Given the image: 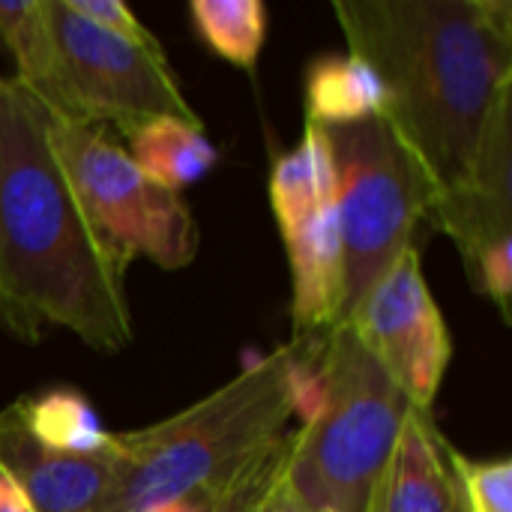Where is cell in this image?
<instances>
[{
	"mask_svg": "<svg viewBox=\"0 0 512 512\" xmlns=\"http://www.w3.org/2000/svg\"><path fill=\"white\" fill-rule=\"evenodd\" d=\"M441 453L447 459L456 504L462 512H512V459L474 462L441 438Z\"/></svg>",
	"mask_w": 512,
	"mask_h": 512,
	"instance_id": "e0dca14e",
	"label": "cell"
},
{
	"mask_svg": "<svg viewBox=\"0 0 512 512\" xmlns=\"http://www.w3.org/2000/svg\"><path fill=\"white\" fill-rule=\"evenodd\" d=\"M378 72L354 54H327L306 69V123L348 126L384 114Z\"/></svg>",
	"mask_w": 512,
	"mask_h": 512,
	"instance_id": "4fadbf2b",
	"label": "cell"
},
{
	"mask_svg": "<svg viewBox=\"0 0 512 512\" xmlns=\"http://www.w3.org/2000/svg\"><path fill=\"white\" fill-rule=\"evenodd\" d=\"M129 138V159L150 177L156 186L168 192H180L201 177H207L216 162L219 150L204 135L198 123H183L177 117H156L126 132Z\"/></svg>",
	"mask_w": 512,
	"mask_h": 512,
	"instance_id": "7c38bea8",
	"label": "cell"
},
{
	"mask_svg": "<svg viewBox=\"0 0 512 512\" xmlns=\"http://www.w3.org/2000/svg\"><path fill=\"white\" fill-rule=\"evenodd\" d=\"M126 270L78 204L48 108L0 75V324L24 342L63 327L117 354L135 333Z\"/></svg>",
	"mask_w": 512,
	"mask_h": 512,
	"instance_id": "7a4b0ae2",
	"label": "cell"
},
{
	"mask_svg": "<svg viewBox=\"0 0 512 512\" xmlns=\"http://www.w3.org/2000/svg\"><path fill=\"white\" fill-rule=\"evenodd\" d=\"M318 375L321 402L291 432L285 486L303 512H366L411 405L345 324L324 333Z\"/></svg>",
	"mask_w": 512,
	"mask_h": 512,
	"instance_id": "277c9868",
	"label": "cell"
},
{
	"mask_svg": "<svg viewBox=\"0 0 512 512\" xmlns=\"http://www.w3.org/2000/svg\"><path fill=\"white\" fill-rule=\"evenodd\" d=\"M54 33L63 102L57 117L87 126H117L123 135L156 117L198 123L162 45H135L72 12L66 0H45Z\"/></svg>",
	"mask_w": 512,
	"mask_h": 512,
	"instance_id": "52a82bcc",
	"label": "cell"
},
{
	"mask_svg": "<svg viewBox=\"0 0 512 512\" xmlns=\"http://www.w3.org/2000/svg\"><path fill=\"white\" fill-rule=\"evenodd\" d=\"M456 512H462V510H459V504H456Z\"/></svg>",
	"mask_w": 512,
	"mask_h": 512,
	"instance_id": "603a6c76",
	"label": "cell"
},
{
	"mask_svg": "<svg viewBox=\"0 0 512 512\" xmlns=\"http://www.w3.org/2000/svg\"><path fill=\"white\" fill-rule=\"evenodd\" d=\"M51 144L99 237L126 261L150 258L162 270L195 261L201 228L180 192L156 186L102 126L48 111Z\"/></svg>",
	"mask_w": 512,
	"mask_h": 512,
	"instance_id": "8992f818",
	"label": "cell"
},
{
	"mask_svg": "<svg viewBox=\"0 0 512 512\" xmlns=\"http://www.w3.org/2000/svg\"><path fill=\"white\" fill-rule=\"evenodd\" d=\"M18 405L30 435L48 450L69 456H111L114 432L102 426L96 408L78 390L57 387L39 396H24Z\"/></svg>",
	"mask_w": 512,
	"mask_h": 512,
	"instance_id": "9a60e30c",
	"label": "cell"
},
{
	"mask_svg": "<svg viewBox=\"0 0 512 512\" xmlns=\"http://www.w3.org/2000/svg\"><path fill=\"white\" fill-rule=\"evenodd\" d=\"M348 54L387 93L384 120L432 186V213L474 195L492 132L510 117V0H336Z\"/></svg>",
	"mask_w": 512,
	"mask_h": 512,
	"instance_id": "6da1fadb",
	"label": "cell"
},
{
	"mask_svg": "<svg viewBox=\"0 0 512 512\" xmlns=\"http://www.w3.org/2000/svg\"><path fill=\"white\" fill-rule=\"evenodd\" d=\"M288 447H291V432L288 441L282 447V453L276 456V462L264 471V477L249 489L243 510L240 512H303L300 504L291 498L288 486H285V459H288Z\"/></svg>",
	"mask_w": 512,
	"mask_h": 512,
	"instance_id": "d6986e66",
	"label": "cell"
},
{
	"mask_svg": "<svg viewBox=\"0 0 512 512\" xmlns=\"http://www.w3.org/2000/svg\"><path fill=\"white\" fill-rule=\"evenodd\" d=\"M366 512H456V489L441 453V435L426 414L408 411Z\"/></svg>",
	"mask_w": 512,
	"mask_h": 512,
	"instance_id": "8fae6325",
	"label": "cell"
},
{
	"mask_svg": "<svg viewBox=\"0 0 512 512\" xmlns=\"http://www.w3.org/2000/svg\"><path fill=\"white\" fill-rule=\"evenodd\" d=\"M0 39L15 57V81L48 111H60V63L45 0H0Z\"/></svg>",
	"mask_w": 512,
	"mask_h": 512,
	"instance_id": "5bb4252c",
	"label": "cell"
},
{
	"mask_svg": "<svg viewBox=\"0 0 512 512\" xmlns=\"http://www.w3.org/2000/svg\"><path fill=\"white\" fill-rule=\"evenodd\" d=\"M0 512H33L27 498L18 492V486L9 483L6 477H0Z\"/></svg>",
	"mask_w": 512,
	"mask_h": 512,
	"instance_id": "ffe728a7",
	"label": "cell"
},
{
	"mask_svg": "<svg viewBox=\"0 0 512 512\" xmlns=\"http://www.w3.org/2000/svg\"><path fill=\"white\" fill-rule=\"evenodd\" d=\"M192 24L213 54L252 72L267 36V6L261 0H192Z\"/></svg>",
	"mask_w": 512,
	"mask_h": 512,
	"instance_id": "2e32d148",
	"label": "cell"
},
{
	"mask_svg": "<svg viewBox=\"0 0 512 512\" xmlns=\"http://www.w3.org/2000/svg\"><path fill=\"white\" fill-rule=\"evenodd\" d=\"M66 6L72 12H78L81 18L135 42V45H144V48H159V39L141 24V18L120 0H66Z\"/></svg>",
	"mask_w": 512,
	"mask_h": 512,
	"instance_id": "ac0fdd59",
	"label": "cell"
},
{
	"mask_svg": "<svg viewBox=\"0 0 512 512\" xmlns=\"http://www.w3.org/2000/svg\"><path fill=\"white\" fill-rule=\"evenodd\" d=\"M291 264L294 336L327 333L345 312V258L336 219V192L312 210L279 225Z\"/></svg>",
	"mask_w": 512,
	"mask_h": 512,
	"instance_id": "30bf717a",
	"label": "cell"
},
{
	"mask_svg": "<svg viewBox=\"0 0 512 512\" xmlns=\"http://www.w3.org/2000/svg\"><path fill=\"white\" fill-rule=\"evenodd\" d=\"M294 414L288 342L174 417L114 432V486L99 512H150L177 501L207 510L231 498L273 462Z\"/></svg>",
	"mask_w": 512,
	"mask_h": 512,
	"instance_id": "3957f363",
	"label": "cell"
},
{
	"mask_svg": "<svg viewBox=\"0 0 512 512\" xmlns=\"http://www.w3.org/2000/svg\"><path fill=\"white\" fill-rule=\"evenodd\" d=\"M285 441H288V435H285ZM285 441H282V447H285ZM282 447H279V453H282ZM279 453H276V456H279ZM276 456H273V462H276ZM273 462H270V465H273ZM270 465H267V468H270ZM267 468H264V471H267ZM264 471H261V474H258V477L252 480V483H246V486H243L240 492H234L231 498H225V501H219V504L207 507V512H240V510H243V501H246L249 489H252V486H255V483H258L261 477H264Z\"/></svg>",
	"mask_w": 512,
	"mask_h": 512,
	"instance_id": "44dd1931",
	"label": "cell"
},
{
	"mask_svg": "<svg viewBox=\"0 0 512 512\" xmlns=\"http://www.w3.org/2000/svg\"><path fill=\"white\" fill-rule=\"evenodd\" d=\"M321 129L333 162L345 258V324L414 246L417 225L432 213V186L384 117Z\"/></svg>",
	"mask_w": 512,
	"mask_h": 512,
	"instance_id": "5b68a950",
	"label": "cell"
},
{
	"mask_svg": "<svg viewBox=\"0 0 512 512\" xmlns=\"http://www.w3.org/2000/svg\"><path fill=\"white\" fill-rule=\"evenodd\" d=\"M0 477L18 486L33 512H99L114 486V465L111 456L48 450L12 402L0 411Z\"/></svg>",
	"mask_w": 512,
	"mask_h": 512,
	"instance_id": "9c48e42d",
	"label": "cell"
},
{
	"mask_svg": "<svg viewBox=\"0 0 512 512\" xmlns=\"http://www.w3.org/2000/svg\"><path fill=\"white\" fill-rule=\"evenodd\" d=\"M150 512H207L204 507H198V504H189V501H177V504H162V507H156V510Z\"/></svg>",
	"mask_w": 512,
	"mask_h": 512,
	"instance_id": "7402d4cb",
	"label": "cell"
},
{
	"mask_svg": "<svg viewBox=\"0 0 512 512\" xmlns=\"http://www.w3.org/2000/svg\"><path fill=\"white\" fill-rule=\"evenodd\" d=\"M345 327L387 372L408 405L429 414L453 360V339L426 285L417 246L387 270Z\"/></svg>",
	"mask_w": 512,
	"mask_h": 512,
	"instance_id": "ba28073f",
	"label": "cell"
}]
</instances>
